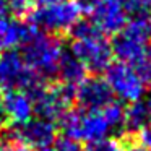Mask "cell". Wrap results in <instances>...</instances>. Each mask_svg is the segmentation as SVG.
Masks as SVG:
<instances>
[{
  "mask_svg": "<svg viewBox=\"0 0 151 151\" xmlns=\"http://www.w3.org/2000/svg\"><path fill=\"white\" fill-rule=\"evenodd\" d=\"M148 125H151V109L148 102L140 99L128 104V107L125 109L124 130H127L128 133H138Z\"/></svg>",
  "mask_w": 151,
  "mask_h": 151,
  "instance_id": "15",
  "label": "cell"
},
{
  "mask_svg": "<svg viewBox=\"0 0 151 151\" xmlns=\"http://www.w3.org/2000/svg\"><path fill=\"white\" fill-rule=\"evenodd\" d=\"M42 78L26 63L20 50L0 52V85L8 91H29Z\"/></svg>",
  "mask_w": 151,
  "mask_h": 151,
  "instance_id": "8",
  "label": "cell"
},
{
  "mask_svg": "<svg viewBox=\"0 0 151 151\" xmlns=\"http://www.w3.org/2000/svg\"><path fill=\"white\" fill-rule=\"evenodd\" d=\"M138 145L151 151V125L145 127L143 130L138 132Z\"/></svg>",
  "mask_w": 151,
  "mask_h": 151,
  "instance_id": "20",
  "label": "cell"
},
{
  "mask_svg": "<svg viewBox=\"0 0 151 151\" xmlns=\"http://www.w3.org/2000/svg\"><path fill=\"white\" fill-rule=\"evenodd\" d=\"M28 93L34 102V114L50 122L60 120L67 112L72 111V104L75 101V88L62 83L46 85L44 80Z\"/></svg>",
  "mask_w": 151,
  "mask_h": 151,
  "instance_id": "5",
  "label": "cell"
},
{
  "mask_svg": "<svg viewBox=\"0 0 151 151\" xmlns=\"http://www.w3.org/2000/svg\"><path fill=\"white\" fill-rule=\"evenodd\" d=\"M60 125L65 133L76 141H93L102 140L114 132L104 109L102 111H68L62 119Z\"/></svg>",
  "mask_w": 151,
  "mask_h": 151,
  "instance_id": "4",
  "label": "cell"
},
{
  "mask_svg": "<svg viewBox=\"0 0 151 151\" xmlns=\"http://www.w3.org/2000/svg\"><path fill=\"white\" fill-rule=\"evenodd\" d=\"M50 151H85V150H83L80 141L63 135L62 138H57V140L54 141Z\"/></svg>",
  "mask_w": 151,
  "mask_h": 151,
  "instance_id": "19",
  "label": "cell"
},
{
  "mask_svg": "<svg viewBox=\"0 0 151 151\" xmlns=\"http://www.w3.org/2000/svg\"><path fill=\"white\" fill-rule=\"evenodd\" d=\"M91 21L104 34H117L128 21V13L120 0H101L91 10Z\"/></svg>",
  "mask_w": 151,
  "mask_h": 151,
  "instance_id": "11",
  "label": "cell"
},
{
  "mask_svg": "<svg viewBox=\"0 0 151 151\" xmlns=\"http://www.w3.org/2000/svg\"><path fill=\"white\" fill-rule=\"evenodd\" d=\"M0 151H20L17 145H13L12 141L5 140V141H0Z\"/></svg>",
  "mask_w": 151,
  "mask_h": 151,
  "instance_id": "23",
  "label": "cell"
},
{
  "mask_svg": "<svg viewBox=\"0 0 151 151\" xmlns=\"http://www.w3.org/2000/svg\"><path fill=\"white\" fill-rule=\"evenodd\" d=\"M151 39V21L148 17H133L115 34L112 54L119 62L132 65L146 49Z\"/></svg>",
  "mask_w": 151,
  "mask_h": 151,
  "instance_id": "6",
  "label": "cell"
},
{
  "mask_svg": "<svg viewBox=\"0 0 151 151\" xmlns=\"http://www.w3.org/2000/svg\"><path fill=\"white\" fill-rule=\"evenodd\" d=\"M8 137V141L17 146H23L29 151H47L57 140V127L55 122L33 117L21 125H13Z\"/></svg>",
  "mask_w": 151,
  "mask_h": 151,
  "instance_id": "7",
  "label": "cell"
},
{
  "mask_svg": "<svg viewBox=\"0 0 151 151\" xmlns=\"http://www.w3.org/2000/svg\"><path fill=\"white\" fill-rule=\"evenodd\" d=\"M86 73H88V70L80 62L78 57L70 49L68 50L63 49L59 60V65H57V72H55V76L60 80V83L75 88L76 85H80L86 78Z\"/></svg>",
  "mask_w": 151,
  "mask_h": 151,
  "instance_id": "14",
  "label": "cell"
},
{
  "mask_svg": "<svg viewBox=\"0 0 151 151\" xmlns=\"http://www.w3.org/2000/svg\"><path fill=\"white\" fill-rule=\"evenodd\" d=\"M85 151H125V145L120 140L112 137H106L102 140L88 143Z\"/></svg>",
  "mask_w": 151,
  "mask_h": 151,
  "instance_id": "17",
  "label": "cell"
},
{
  "mask_svg": "<svg viewBox=\"0 0 151 151\" xmlns=\"http://www.w3.org/2000/svg\"><path fill=\"white\" fill-rule=\"evenodd\" d=\"M63 52L62 42L54 34L36 31L26 44L21 47L26 63L39 78L55 76L57 65Z\"/></svg>",
  "mask_w": 151,
  "mask_h": 151,
  "instance_id": "3",
  "label": "cell"
},
{
  "mask_svg": "<svg viewBox=\"0 0 151 151\" xmlns=\"http://www.w3.org/2000/svg\"><path fill=\"white\" fill-rule=\"evenodd\" d=\"M4 109L13 125H21L34 117V102L28 91H8L4 98Z\"/></svg>",
  "mask_w": 151,
  "mask_h": 151,
  "instance_id": "13",
  "label": "cell"
},
{
  "mask_svg": "<svg viewBox=\"0 0 151 151\" xmlns=\"http://www.w3.org/2000/svg\"><path fill=\"white\" fill-rule=\"evenodd\" d=\"M12 10L10 7H8V2L7 0H0V18L2 17H7V15H10Z\"/></svg>",
  "mask_w": 151,
  "mask_h": 151,
  "instance_id": "24",
  "label": "cell"
},
{
  "mask_svg": "<svg viewBox=\"0 0 151 151\" xmlns=\"http://www.w3.org/2000/svg\"><path fill=\"white\" fill-rule=\"evenodd\" d=\"M29 23L20 21L12 15L0 18V52L5 50H18L29 41V37L36 33Z\"/></svg>",
  "mask_w": 151,
  "mask_h": 151,
  "instance_id": "12",
  "label": "cell"
},
{
  "mask_svg": "<svg viewBox=\"0 0 151 151\" xmlns=\"http://www.w3.org/2000/svg\"><path fill=\"white\" fill-rule=\"evenodd\" d=\"M81 10L73 0H52L39 4L28 13V23L34 29L47 34L70 33L80 21Z\"/></svg>",
  "mask_w": 151,
  "mask_h": 151,
  "instance_id": "2",
  "label": "cell"
},
{
  "mask_svg": "<svg viewBox=\"0 0 151 151\" xmlns=\"http://www.w3.org/2000/svg\"><path fill=\"white\" fill-rule=\"evenodd\" d=\"M73 2H75L76 7L81 12H89V13H91V10L101 2V0H73Z\"/></svg>",
  "mask_w": 151,
  "mask_h": 151,
  "instance_id": "21",
  "label": "cell"
},
{
  "mask_svg": "<svg viewBox=\"0 0 151 151\" xmlns=\"http://www.w3.org/2000/svg\"><path fill=\"white\" fill-rule=\"evenodd\" d=\"M75 101L81 111H102L115 101L107 81L101 76H86L75 86Z\"/></svg>",
  "mask_w": 151,
  "mask_h": 151,
  "instance_id": "10",
  "label": "cell"
},
{
  "mask_svg": "<svg viewBox=\"0 0 151 151\" xmlns=\"http://www.w3.org/2000/svg\"><path fill=\"white\" fill-rule=\"evenodd\" d=\"M31 4H33V2H37V4H44V2H52V0H29Z\"/></svg>",
  "mask_w": 151,
  "mask_h": 151,
  "instance_id": "26",
  "label": "cell"
},
{
  "mask_svg": "<svg viewBox=\"0 0 151 151\" xmlns=\"http://www.w3.org/2000/svg\"><path fill=\"white\" fill-rule=\"evenodd\" d=\"M132 68L137 72V75L140 76V80L145 83V86H151V46L148 44L146 49L143 50L140 57L132 63Z\"/></svg>",
  "mask_w": 151,
  "mask_h": 151,
  "instance_id": "16",
  "label": "cell"
},
{
  "mask_svg": "<svg viewBox=\"0 0 151 151\" xmlns=\"http://www.w3.org/2000/svg\"><path fill=\"white\" fill-rule=\"evenodd\" d=\"M4 98H5V91H4V88H2V85H0V127H4L8 122L5 109H4Z\"/></svg>",
  "mask_w": 151,
  "mask_h": 151,
  "instance_id": "22",
  "label": "cell"
},
{
  "mask_svg": "<svg viewBox=\"0 0 151 151\" xmlns=\"http://www.w3.org/2000/svg\"><path fill=\"white\" fill-rule=\"evenodd\" d=\"M125 151H150V150H146V148H143L141 145L135 143V145H128V146H125Z\"/></svg>",
  "mask_w": 151,
  "mask_h": 151,
  "instance_id": "25",
  "label": "cell"
},
{
  "mask_svg": "<svg viewBox=\"0 0 151 151\" xmlns=\"http://www.w3.org/2000/svg\"><path fill=\"white\" fill-rule=\"evenodd\" d=\"M146 102H148V106H150V109H151V94H150V98H148Z\"/></svg>",
  "mask_w": 151,
  "mask_h": 151,
  "instance_id": "27",
  "label": "cell"
},
{
  "mask_svg": "<svg viewBox=\"0 0 151 151\" xmlns=\"http://www.w3.org/2000/svg\"><path fill=\"white\" fill-rule=\"evenodd\" d=\"M120 4L133 17H148L151 10V0H120Z\"/></svg>",
  "mask_w": 151,
  "mask_h": 151,
  "instance_id": "18",
  "label": "cell"
},
{
  "mask_svg": "<svg viewBox=\"0 0 151 151\" xmlns=\"http://www.w3.org/2000/svg\"><path fill=\"white\" fill-rule=\"evenodd\" d=\"M106 81L111 88L114 98H119L124 102H137L145 94V83L140 80L133 68L127 63L115 62L111 63L106 70Z\"/></svg>",
  "mask_w": 151,
  "mask_h": 151,
  "instance_id": "9",
  "label": "cell"
},
{
  "mask_svg": "<svg viewBox=\"0 0 151 151\" xmlns=\"http://www.w3.org/2000/svg\"><path fill=\"white\" fill-rule=\"evenodd\" d=\"M72 34V52L80 59L85 68L91 73L106 72L112 63V44L106 34L93 21L80 20L70 31Z\"/></svg>",
  "mask_w": 151,
  "mask_h": 151,
  "instance_id": "1",
  "label": "cell"
}]
</instances>
